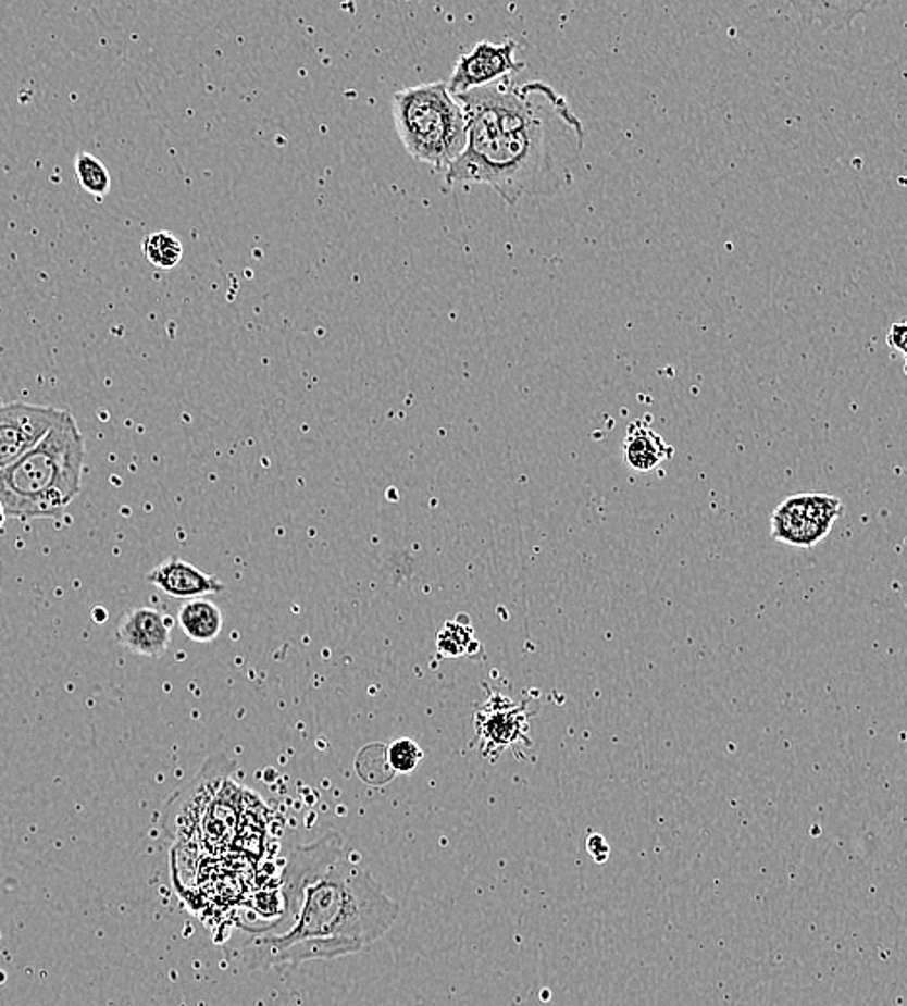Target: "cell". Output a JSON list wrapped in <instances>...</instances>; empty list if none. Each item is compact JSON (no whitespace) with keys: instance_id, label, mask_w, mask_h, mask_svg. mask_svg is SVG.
<instances>
[{"instance_id":"6da1fadb","label":"cell","mask_w":907,"mask_h":1006,"mask_svg":"<svg viewBox=\"0 0 907 1006\" xmlns=\"http://www.w3.org/2000/svg\"><path fill=\"white\" fill-rule=\"evenodd\" d=\"M455 99L467 121V146L445 171L449 186L484 184L515 206L573 183L585 126L550 84L504 78Z\"/></svg>"},{"instance_id":"7a4b0ae2","label":"cell","mask_w":907,"mask_h":1006,"mask_svg":"<svg viewBox=\"0 0 907 1006\" xmlns=\"http://www.w3.org/2000/svg\"><path fill=\"white\" fill-rule=\"evenodd\" d=\"M283 898L288 916L275 926L290 923L277 931L258 929L240 943L235 958L246 970L360 953L401 914L368 869L343 856L337 834L293 852L283 871Z\"/></svg>"},{"instance_id":"3957f363","label":"cell","mask_w":907,"mask_h":1006,"mask_svg":"<svg viewBox=\"0 0 907 1006\" xmlns=\"http://www.w3.org/2000/svg\"><path fill=\"white\" fill-rule=\"evenodd\" d=\"M86 444L76 419L62 411L53 429L16 463L0 473V504L7 519H54L78 498Z\"/></svg>"},{"instance_id":"277c9868","label":"cell","mask_w":907,"mask_h":1006,"mask_svg":"<svg viewBox=\"0 0 907 1006\" xmlns=\"http://www.w3.org/2000/svg\"><path fill=\"white\" fill-rule=\"evenodd\" d=\"M393 124L412 159L445 173L467 146V121L447 82H430L393 96Z\"/></svg>"},{"instance_id":"5b68a950","label":"cell","mask_w":907,"mask_h":1006,"mask_svg":"<svg viewBox=\"0 0 907 1006\" xmlns=\"http://www.w3.org/2000/svg\"><path fill=\"white\" fill-rule=\"evenodd\" d=\"M844 513L842 499L830 494H794L770 517V536L794 548L819 546Z\"/></svg>"},{"instance_id":"8992f818","label":"cell","mask_w":907,"mask_h":1006,"mask_svg":"<svg viewBox=\"0 0 907 1006\" xmlns=\"http://www.w3.org/2000/svg\"><path fill=\"white\" fill-rule=\"evenodd\" d=\"M519 44L507 39L504 44L481 41L469 53L455 62L453 74L447 82L451 96H463L472 89L484 88L504 78H513V74L524 69L523 62L517 61Z\"/></svg>"},{"instance_id":"52a82bcc","label":"cell","mask_w":907,"mask_h":1006,"mask_svg":"<svg viewBox=\"0 0 907 1006\" xmlns=\"http://www.w3.org/2000/svg\"><path fill=\"white\" fill-rule=\"evenodd\" d=\"M61 409L7 402L0 405V473L26 456L61 417Z\"/></svg>"},{"instance_id":"ba28073f","label":"cell","mask_w":907,"mask_h":1006,"mask_svg":"<svg viewBox=\"0 0 907 1006\" xmlns=\"http://www.w3.org/2000/svg\"><path fill=\"white\" fill-rule=\"evenodd\" d=\"M173 620L158 608H132L116 625V641L132 655L163 657L171 643Z\"/></svg>"},{"instance_id":"9c48e42d","label":"cell","mask_w":907,"mask_h":1006,"mask_svg":"<svg viewBox=\"0 0 907 1006\" xmlns=\"http://www.w3.org/2000/svg\"><path fill=\"white\" fill-rule=\"evenodd\" d=\"M476 728L482 745L489 753H499L513 745L529 744V710L504 695H496L479 712Z\"/></svg>"},{"instance_id":"30bf717a","label":"cell","mask_w":907,"mask_h":1006,"mask_svg":"<svg viewBox=\"0 0 907 1006\" xmlns=\"http://www.w3.org/2000/svg\"><path fill=\"white\" fill-rule=\"evenodd\" d=\"M148 581L151 585L158 586L161 593L178 600L206 598L208 595H219L225 591V585L219 579L211 577L192 563L175 556L166 558L158 568L151 569Z\"/></svg>"},{"instance_id":"8fae6325","label":"cell","mask_w":907,"mask_h":1006,"mask_svg":"<svg viewBox=\"0 0 907 1006\" xmlns=\"http://www.w3.org/2000/svg\"><path fill=\"white\" fill-rule=\"evenodd\" d=\"M623 461L637 473H650L673 457V447L650 429L648 421H635L629 424L623 439Z\"/></svg>"},{"instance_id":"7c38bea8","label":"cell","mask_w":907,"mask_h":1006,"mask_svg":"<svg viewBox=\"0 0 907 1006\" xmlns=\"http://www.w3.org/2000/svg\"><path fill=\"white\" fill-rule=\"evenodd\" d=\"M176 622L184 631V635L196 643H211L218 639L223 631V613L218 604L208 598H194L186 600L178 610Z\"/></svg>"},{"instance_id":"4fadbf2b","label":"cell","mask_w":907,"mask_h":1006,"mask_svg":"<svg viewBox=\"0 0 907 1006\" xmlns=\"http://www.w3.org/2000/svg\"><path fill=\"white\" fill-rule=\"evenodd\" d=\"M437 650L447 658L467 657L479 650V641L474 637L471 622L459 616L445 623L436 635Z\"/></svg>"},{"instance_id":"5bb4252c","label":"cell","mask_w":907,"mask_h":1006,"mask_svg":"<svg viewBox=\"0 0 907 1006\" xmlns=\"http://www.w3.org/2000/svg\"><path fill=\"white\" fill-rule=\"evenodd\" d=\"M141 250H144V256L148 258V262L159 268V270H175L176 265L183 262V243L171 231L151 233L141 243Z\"/></svg>"},{"instance_id":"9a60e30c","label":"cell","mask_w":907,"mask_h":1006,"mask_svg":"<svg viewBox=\"0 0 907 1006\" xmlns=\"http://www.w3.org/2000/svg\"><path fill=\"white\" fill-rule=\"evenodd\" d=\"M74 173H76L79 186L91 196L103 198L111 192V173L96 156L79 151L74 159Z\"/></svg>"},{"instance_id":"2e32d148","label":"cell","mask_w":907,"mask_h":1006,"mask_svg":"<svg viewBox=\"0 0 907 1006\" xmlns=\"http://www.w3.org/2000/svg\"><path fill=\"white\" fill-rule=\"evenodd\" d=\"M420 761H422V749L414 740L401 737L387 747V762L395 772L409 774L419 767Z\"/></svg>"},{"instance_id":"e0dca14e","label":"cell","mask_w":907,"mask_h":1006,"mask_svg":"<svg viewBox=\"0 0 907 1006\" xmlns=\"http://www.w3.org/2000/svg\"><path fill=\"white\" fill-rule=\"evenodd\" d=\"M886 341L898 355H904L906 352V324L898 322V324L892 325L889 330V335H886Z\"/></svg>"},{"instance_id":"ac0fdd59","label":"cell","mask_w":907,"mask_h":1006,"mask_svg":"<svg viewBox=\"0 0 907 1006\" xmlns=\"http://www.w3.org/2000/svg\"><path fill=\"white\" fill-rule=\"evenodd\" d=\"M588 852H591V856H593L596 861L602 864V861H606L608 856H610V846L604 841L602 834H593V836L588 839Z\"/></svg>"},{"instance_id":"d6986e66","label":"cell","mask_w":907,"mask_h":1006,"mask_svg":"<svg viewBox=\"0 0 907 1006\" xmlns=\"http://www.w3.org/2000/svg\"><path fill=\"white\" fill-rule=\"evenodd\" d=\"M4 521H7V513H4V508H2V504H0V529L4 526Z\"/></svg>"}]
</instances>
